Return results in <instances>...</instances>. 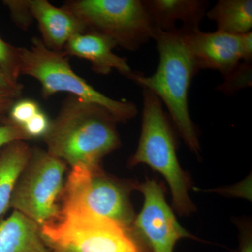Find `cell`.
<instances>
[{
    "mask_svg": "<svg viewBox=\"0 0 252 252\" xmlns=\"http://www.w3.org/2000/svg\"><path fill=\"white\" fill-rule=\"evenodd\" d=\"M252 78V63H240L233 72L224 78L223 84L217 89L223 94H232L245 88L251 87Z\"/></svg>",
    "mask_w": 252,
    "mask_h": 252,
    "instance_id": "e0dca14e",
    "label": "cell"
},
{
    "mask_svg": "<svg viewBox=\"0 0 252 252\" xmlns=\"http://www.w3.org/2000/svg\"><path fill=\"white\" fill-rule=\"evenodd\" d=\"M3 2L9 8L13 21L18 26L22 29H26L31 25L33 18L28 0H6Z\"/></svg>",
    "mask_w": 252,
    "mask_h": 252,
    "instance_id": "ffe728a7",
    "label": "cell"
},
{
    "mask_svg": "<svg viewBox=\"0 0 252 252\" xmlns=\"http://www.w3.org/2000/svg\"><path fill=\"white\" fill-rule=\"evenodd\" d=\"M240 252H252V235L250 233L243 235L240 245Z\"/></svg>",
    "mask_w": 252,
    "mask_h": 252,
    "instance_id": "484cf974",
    "label": "cell"
},
{
    "mask_svg": "<svg viewBox=\"0 0 252 252\" xmlns=\"http://www.w3.org/2000/svg\"><path fill=\"white\" fill-rule=\"evenodd\" d=\"M32 16L37 21L41 41L48 49L63 51L68 41L87 32L84 23L63 7L58 8L46 0H28Z\"/></svg>",
    "mask_w": 252,
    "mask_h": 252,
    "instance_id": "7c38bea8",
    "label": "cell"
},
{
    "mask_svg": "<svg viewBox=\"0 0 252 252\" xmlns=\"http://www.w3.org/2000/svg\"><path fill=\"white\" fill-rule=\"evenodd\" d=\"M29 140L31 139L20 126L5 122L0 126V149L11 142Z\"/></svg>",
    "mask_w": 252,
    "mask_h": 252,
    "instance_id": "7402d4cb",
    "label": "cell"
},
{
    "mask_svg": "<svg viewBox=\"0 0 252 252\" xmlns=\"http://www.w3.org/2000/svg\"><path fill=\"white\" fill-rule=\"evenodd\" d=\"M154 40L159 54L157 71L149 77L134 73L130 80L152 91L165 104L185 144L198 154L200 142L189 108V89L199 71L196 63L180 29L172 32L159 30Z\"/></svg>",
    "mask_w": 252,
    "mask_h": 252,
    "instance_id": "7a4b0ae2",
    "label": "cell"
},
{
    "mask_svg": "<svg viewBox=\"0 0 252 252\" xmlns=\"http://www.w3.org/2000/svg\"><path fill=\"white\" fill-rule=\"evenodd\" d=\"M50 124L51 122L47 115L40 110L22 128L31 140L39 137L43 138L49 130Z\"/></svg>",
    "mask_w": 252,
    "mask_h": 252,
    "instance_id": "44dd1931",
    "label": "cell"
},
{
    "mask_svg": "<svg viewBox=\"0 0 252 252\" xmlns=\"http://www.w3.org/2000/svg\"><path fill=\"white\" fill-rule=\"evenodd\" d=\"M14 102L15 99L0 93V122L1 124L6 119L10 109Z\"/></svg>",
    "mask_w": 252,
    "mask_h": 252,
    "instance_id": "d4e9b609",
    "label": "cell"
},
{
    "mask_svg": "<svg viewBox=\"0 0 252 252\" xmlns=\"http://www.w3.org/2000/svg\"><path fill=\"white\" fill-rule=\"evenodd\" d=\"M142 130L137 150L128 160L129 166L149 165L164 177L171 191L174 207L181 215L194 210L189 196L190 180L179 163L171 126L160 99L143 89Z\"/></svg>",
    "mask_w": 252,
    "mask_h": 252,
    "instance_id": "277c9868",
    "label": "cell"
},
{
    "mask_svg": "<svg viewBox=\"0 0 252 252\" xmlns=\"http://www.w3.org/2000/svg\"><path fill=\"white\" fill-rule=\"evenodd\" d=\"M31 154L32 148L25 141L11 142L0 150V219L9 208L16 182Z\"/></svg>",
    "mask_w": 252,
    "mask_h": 252,
    "instance_id": "9a60e30c",
    "label": "cell"
},
{
    "mask_svg": "<svg viewBox=\"0 0 252 252\" xmlns=\"http://www.w3.org/2000/svg\"><path fill=\"white\" fill-rule=\"evenodd\" d=\"M182 31L198 70L218 71L225 78L240 63V35L217 31L214 32H203L200 30Z\"/></svg>",
    "mask_w": 252,
    "mask_h": 252,
    "instance_id": "30bf717a",
    "label": "cell"
},
{
    "mask_svg": "<svg viewBox=\"0 0 252 252\" xmlns=\"http://www.w3.org/2000/svg\"><path fill=\"white\" fill-rule=\"evenodd\" d=\"M206 14L217 31L233 35L252 31V0H220Z\"/></svg>",
    "mask_w": 252,
    "mask_h": 252,
    "instance_id": "2e32d148",
    "label": "cell"
},
{
    "mask_svg": "<svg viewBox=\"0 0 252 252\" xmlns=\"http://www.w3.org/2000/svg\"><path fill=\"white\" fill-rule=\"evenodd\" d=\"M21 75L36 79L44 99L59 93H68L85 102L107 109L117 122H126L137 115L135 104L116 100L99 92L73 71L69 57L63 51L48 49L41 39L34 37L30 49L20 48Z\"/></svg>",
    "mask_w": 252,
    "mask_h": 252,
    "instance_id": "5b68a950",
    "label": "cell"
},
{
    "mask_svg": "<svg viewBox=\"0 0 252 252\" xmlns=\"http://www.w3.org/2000/svg\"><path fill=\"white\" fill-rule=\"evenodd\" d=\"M136 189L143 195L144 204L130 230L148 245L149 252H173L181 239L195 238L179 223L160 184L147 179Z\"/></svg>",
    "mask_w": 252,
    "mask_h": 252,
    "instance_id": "9c48e42d",
    "label": "cell"
},
{
    "mask_svg": "<svg viewBox=\"0 0 252 252\" xmlns=\"http://www.w3.org/2000/svg\"><path fill=\"white\" fill-rule=\"evenodd\" d=\"M117 44L110 38L87 32L73 36L63 49L67 56L87 60L93 71L99 75H108L116 69L122 75L130 79L134 73L127 61L113 52Z\"/></svg>",
    "mask_w": 252,
    "mask_h": 252,
    "instance_id": "8fae6325",
    "label": "cell"
},
{
    "mask_svg": "<svg viewBox=\"0 0 252 252\" xmlns=\"http://www.w3.org/2000/svg\"><path fill=\"white\" fill-rule=\"evenodd\" d=\"M242 60L244 62L252 63V32L240 34Z\"/></svg>",
    "mask_w": 252,
    "mask_h": 252,
    "instance_id": "cb8c5ba5",
    "label": "cell"
},
{
    "mask_svg": "<svg viewBox=\"0 0 252 252\" xmlns=\"http://www.w3.org/2000/svg\"><path fill=\"white\" fill-rule=\"evenodd\" d=\"M23 86L9 79L0 70V93L16 99L22 95Z\"/></svg>",
    "mask_w": 252,
    "mask_h": 252,
    "instance_id": "603a6c76",
    "label": "cell"
},
{
    "mask_svg": "<svg viewBox=\"0 0 252 252\" xmlns=\"http://www.w3.org/2000/svg\"><path fill=\"white\" fill-rule=\"evenodd\" d=\"M67 165L46 150L32 149L31 157L16 182L9 208L39 225L53 220L61 210Z\"/></svg>",
    "mask_w": 252,
    "mask_h": 252,
    "instance_id": "ba28073f",
    "label": "cell"
},
{
    "mask_svg": "<svg viewBox=\"0 0 252 252\" xmlns=\"http://www.w3.org/2000/svg\"><path fill=\"white\" fill-rule=\"evenodd\" d=\"M40 110L39 104L33 99H23L17 102L15 101L2 123H9L23 127Z\"/></svg>",
    "mask_w": 252,
    "mask_h": 252,
    "instance_id": "d6986e66",
    "label": "cell"
},
{
    "mask_svg": "<svg viewBox=\"0 0 252 252\" xmlns=\"http://www.w3.org/2000/svg\"><path fill=\"white\" fill-rule=\"evenodd\" d=\"M117 123L104 107L69 94L43 140L48 152L71 167L99 166L122 144Z\"/></svg>",
    "mask_w": 252,
    "mask_h": 252,
    "instance_id": "6da1fadb",
    "label": "cell"
},
{
    "mask_svg": "<svg viewBox=\"0 0 252 252\" xmlns=\"http://www.w3.org/2000/svg\"><path fill=\"white\" fill-rule=\"evenodd\" d=\"M60 200L61 210H82L130 228L135 220L130 193L137 184L106 173L100 165L71 167Z\"/></svg>",
    "mask_w": 252,
    "mask_h": 252,
    "instance_id": "8992f818",
    "label": "cell"
},
{
    "mask_svg": "<svg viewBox=\"0 0 252 252\" xmlns=\"http://www.w3.org/2000/svg\"><path fill=\"white\" fill-rule=\"evenodd\" d=\"M0 70L9 79L18 82L21 75L20 48L11 45L0 36Z\"/></svg>",
    "mask_w": 252,
    "mask_h": 252,
    "instance_id": "ac0fdd59",
    "label": "cell"
},
{
    "mask_svg": "<svg viewBox=\"0 0 252 252\" xmlns=\"http://www.w3.org/2000/svg\"><path fill=\"white\" fill-rule=\"evenodd\" d=\"M40 234L51 252H149L129 228L86 210H60Z\"/></svg>",
    "mask_w": 252,
    "mask_h": 252,
    "instance_id": "3957f363",
    "label": "cell"
},
{
    "mask_svg": "<svg viewBox=\"0 0 252 252\" xmlns=\"http://www.w3.org/2000/svg\"><path fill=\"white\" fill-rule=\"evenodd\" d=\"M0 252H51L43 241L40 225L14 210L0 222Z\"/></svg>",
    "mask_w": 252,
    "mask_h": 252,
    "instance_id": "5bb4252c",
    "label": "cell"
},
{
    "mask_svg": "<svg viewBox=\"0 0 252 252\" xmlns=\"http://www.w3.org/2000/svg\"><path fill=\"white\" fill-rule=\"evenodd\" d=\"M144 7L159 30L177 31L176 22H182L183 31L200 30L208 2L203 0H144Z\"/></svg>",
    "mask_w": 252,
    "mask_h": 252,
    "instance_id": "4fadbf2b",
    "label": "cell"
},
{
    "mask_svg": "<svg viewBox=\"0 0 252 252\" xmlns=\"http://www.w3.org/2000/svg\"><path fill=\"white\" fill-rule=\"evenodd\" d=\"M63 7L87 32L107 36L127 51H137L159 31L140 0H72Z\"/></svg>",
    "mask_w": 252,
    "mask_h": 252,
    "instance_id": "52a82bcc",
    "label": "cell"
}]
</instances>
